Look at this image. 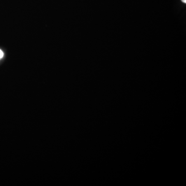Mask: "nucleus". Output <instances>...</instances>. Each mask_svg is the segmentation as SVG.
Segmentation results:
<instances>
[{"label": "nucleus", "mask_w": 186, "mask_h": 186, "mask_svg": "<svg viewBox=\"0 0 186 186\" xmlns=\"http://www.w3.org/2000/svg\"><path fill=\"white\" fill-rule=\"evenodd\" d=\"M181 1H182L183 3H186V0H181Z\"/></svg>", "instance_id": "obj_2"}, {"label": "nucleus", "mask_w": 186, "mask_h": 186, "mask_svg": "<svg viewBox=\"0 0 186 186\" xmlns=\"http://www.w3.org/2000/svg\"><path fill=\"white\" fill-rule=\"evenodd\" d=\"M4 56V53L3 52V51L1 50H0V59L1 58H2Z\"/></svg>", "instance_id": "obj_1"}]
</instances>
